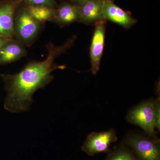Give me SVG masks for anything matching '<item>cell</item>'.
I'll use <instances>...</instances> for the list:
<instances>
[{
    "instance_id": "obj_15",
    "label": "cell",
    "mask_w": 160,
    "mask_h": 160,
    "mask_svg": "<svg viewBox=\"0 0 160 160\" xmlns=\"http://www.w3.org/2000/svg\"><path fill=\"white\" fill-rule=\"evenodd\" d=\"M160 98L154 101V118L155 128L160 130Z\"/></svg>"
},
{
    "instance_id": "obj_6",
    "label": "cell",
    "mask_w": 160,
    "mask_h": 160,
    "mask_svg": "<svg viewBox=\"0 0 160 160\" xmlns=\"http://www.w3.org/2000/svg\"><path fill=\"white\" fill-rule=\"evenodd\" d=\"M107 21H99L95 23L94 31L89 49L91 71L96 75L100 69V63L105 46Z\"/></svg>"
},
{
    "instance_id": "obj_2",
    "label": "cell",
    "mask_w": 160,
    "mask_h": 160,
    "mask_svg": "<svg viewBox=\"0 0 160 160\" xmlns=\"http://www.w3.org/2000/svg\"><path fill=\"white\" fill-rule=\"evenodd\" d=\"M125 142L139 160H160V142L155 137L130 134Z\"/></svg>"
},
{
    "instance_id": "obj_12",
    "label": "cell",
    "mask_w": 160,
    "mask_h": 160,
    "mask_svg": "<svg viewBox=\"0 0 160 160\" xmlns=\"http://www.w3.org/2000/svg\"><path fill=\"white\" fill-rule=\"evenodd\" d=\"M27 8L32 18L42 24L46 21H53L56 14V9L46 6H29Z\"/></svg>"
},
{
    "instance_id": "obj_10",
    "label": "cell",
    "mask_w": 160,
    "mask_h": 160,
    "mask_svg": "<svg viewBox=\"0 0 160 160\" xmlns=\"http://www.w3.org/2000/svg\"><path fill=\"white\" fill-rule=\"evenodd\" d=\"M26 54L24 45L18 41L11 39L0 49V65L17 61Z\"/></svg>"
},
{
    "instance_id": "obj_16",
    "label": "cell",
    "mask_w": 160,
    "mask_h": 160,
    "mask_svg": "<svg viewBox=\"0 0 160 160\" xmlns=\"http://www.w3.org/2000/svg\"><path fill=\"white\" fill-rule=\"evenodd\" d=\"M10 39H11L6 38L0 36V49L6 43H7Z\"/></svg>"
},
{
    "instance_id": "obj_5",
    "label": "cell",
    "mask_w": 160,
    "mask_h": 160,
    "mask_svg": "<svg viewBox=\"0 0 160 160\" xmlns=\"http://www.w3.org/2000/svg\"><path fill=\"white\" fill-rule=\"evenodd\" d=\"M118 140L116 132L114 129L103 132H92L87 137L82 146L83 152L89 156H93L110 151L109 146Z\"/></svg>"
},
{
    "instance_id": "obj_11",
    "label": "cell",
    "mask_w": 160,
    "mask_h": 160,
    "mask_svg": "<svg viewBox=\"0 0 160 160\" xmlns=\"http://www.w3.org/2000/svg\"><path fill=\"white\" fill-rule=\"evenodd\" d=\"M79 10L78 5L65 2L56 9L53 21L61 26H67L75 22H79Z\"/></svg>"
},
{
    "instance_id": "obj_1",
    "label": "cell",
    "mask_w": 160,
    "mask_h": 160,
    "mask_svg": "<svg viewBox=\"0 0 160 160\" xmlns=\"http://www.w3.org/2000/svg\"><path fill=\"white\" fill-rule=\"evenodd\" d=\"M76 39V37H72L61 46L49 43L47 46L48 54L45 60L29 63L16 74H1L7 92L4 108L12 113L29 110L34 92L45 88L53 79L52 72L66 68L64 66L55 65V60L72 46Z\"/></svg>"
},
{
    "instance_id": "obj_13",
    "label": "cell",
    "mask_w": 160,
    "mask_h": 160,
    "mask_svg": "<svg viewBox=\"0 0 160 160\" xmlns=\"http://www.w3.org/2000/svg\"><path fill=\"white\" fill-rule=\"evenodd\" d=\"M106 160H139L133 152L124 145L115 148L107 156Z\"/></svg>"
},
{
    "instance_id": "obj_8",
    "label": "cell",
    "mask_w": 160,
    "mask_h": 160,
    "mask_svg": "<svg viewBox=\"0 0 160 160\" xmlns=\"http://www.w3.org/2000/svg\"><path fill=\"white\" fill-rule=\"evenodd\" d=\"M103 0H88L78 5L79 10V22L90 25L106 20L103 13Z\"/></svg>"
},
{
    "instance_id": "obj_9",
    "label": "cell",
    "mask_w": 160,
    "mask_h": 160,
    "mask_svg": "<svg viewBox=\"0 0 160 160\" xmlns=\"http://www.w3.org/2000/svg\"><path fill=\"white\" fill-rule=\"evenodd\" d=\"M17 3L9 1L0 6V36L12 39L14 35V15Z\"/></svg>"
},
{
    "instance_id": "obj_4",
    "label": "cell",
    "mask_w": 160,
    "mask_h": 160,
    "mask_svg": "<svg viewBox=\"0 0 160 160\" xmlns=\"http://www.w3.org/2000/svg\"><path fill=\"white\" fill-rule=\"evenodd\" d=\"M127 120L140 126L149 137H155L154 101L149 100L141 103L129 112Z\"/></svg>"
},
{
    "instance_id": "obj_3",
    "label": "cell",
    "mask_w": 160,
    "mask_h": 160,
    "mask_svg": "<svg viewBox=\"0 0 160 160\" xmlns=\"http://www.w3.org/2000/svg\"><path fill=\"white\" fill-rule=\"evenodd\" d=\"M42 24L32 18L27 7L20 9L14 15V35L24 46H29L38 34Z\"/></svg>"
},
{
    "instance_id": "obj_14",
    "label": "cell",
    "mask_w": 160,
    "mask_h": 160,
    "mask_svg": "<svg viewBox=\"0 0 160 160\" xmlns=\"http://www.w3.org/2000/svg\"><path fill=\"white\" fill-rule=\"evenodd\" d=\"M28 6H43L55 8L56 6V0H21Z\"/></svg>"
},
{
    "instance_id": "obj_17",
    "label": "cell",
    "mask_w": 160,
    "mask_h": 160,
    "mask_svg": "<svg viewBox=\"0 0 160 160\" xmlns=\"http://www.w3.org/2000/svg\"><path fill=\"white\" fill-rule=\"evenodd\" d=\"M65 1L66 2H69L76 4V5H79V4L86 2V1H88V0H65Z\"/></svg>"
},
{
    "instance_id": "obj_7",
    "label": "cell",
    "mask_w": 160,
    "mask_h": 160,
    "mask_svg": "<svg viewBox=\"0 0 160 160\" xmlns=\"http://www.w3.org/2000/svg\"><path fill=\"white\" fill-rule=\"evenodd\" d=\"M103 13L106 21L115 23L124 29H129L137 22L130 12L118 6L114 0H103Z\"/></svg>"
}]
</instances>
